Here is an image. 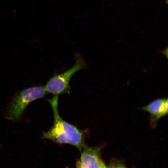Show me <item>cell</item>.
<instances>
[{
  "mask_svg": "<svg viewBox=\"0 0 168 168\" xmlns=\"http://www.w3.org/2000/svg\"><path fill=\"white\" fill-rule=\"evenodd\" d=\"M112 168H125L122 166H117L114 167Z\"/></svg>",
  "mask_w": 168,
  "mask_h": 168,
  "instance_id": "ba28073f",
  "label": "cell"
},
{
  "mask_svg": "<svg viewBox=\"0 0 168 168\" xmlns=\"http://www.w3.org/2000/svg\"><path fill=\"white\" fill-rule=\"evenodd\" d=\"M158 52L164 55L167 58L168 57V48L167 47L163 50H158Z\"/></svg>",
  "mask_w": 168,
  "mask_h": 168,
  "instance_id": "8992f818",
  "label": "cell"
},
{
  "mask_svg": "<svg viewBox=\"0 0 168 168\" xmlns=\"http://www.w3.org/2000/svg\"><path fill=\"white\" fill-rule=\"evenodd\" d=\"M58 97L55 96L48 100L53 111V126L43 137L59 143L72 145L82 151L84 145L85 136L81 130L65 121L60 116L58 110Z\"/></svg>",
  "mask_w": 168,
  "mask_h": 168,
  "instance_id": "6da1fadb",
  "label": "cell"
},
{
  "mask_svg": "<svg viewBox=\"0 0 168 168\" xmlns=\"http://www.w3.org/2000/svg\"><path fill=\"white\" fill-rule=\"evenodd\" d=\"M98 168H106L104 163L101 161Z\"/></svg>",
  "mask_w": 168,
  "mask_h": 168,
  "instance_id": "52a82bcc",
  "label": "cell"
},
{
  "mask_svg": "<svg viewBox=\"0 0 168 168\" xmlns=\"http://www.w3.org/2000/svg\"><path fill=\"white\" fill-rule=\"evenodd\" d=\"M141 109L150 114L151 123L155 124L159 119L168 113L167 98L156 99Z\"/></svg>",
  "mask_w": 168,
  "mask_h": 168,
  "instance_id": "5b68a950",
  "label": "cell"
},
{
  "mask_svg": "<svg viewBox=\"0 0 168 168\" xmlns=\"http://www.w3.org/2000/svg\"><path fill=\"white\" fill-rule=\"evenodd\" d=\"M87 67L82 56L79 54H76L75 63L72 68L62 73L54 75L48 81L44 87L46 92L57 96L64 93L70 94V78L77 72L86 69Z\"/></svg>",
  "mask_w": 168,
  "mask_h": 168,
  "instance_id": "3957f363",
  "label": "cell"
},
{
  "mask_svg": "<svg viewBox=\"0 0 168 168\" xmlns=\"http://www.w3.org/2000/svg\"><path fill=\"white\" fill-rule=\"evenodd\" d=\"M46 93L44 87L41 86L25 88L18 92L12 99L7 108L6 118L13 121H18L27 105L35 100L43 97Z\"/></svg>",
  "mask_w": 168,
  "mask_h": 168,
  "instance_id": "7a4b0ae2",
  "label": "cell"
},
{
  "mask_svg": "<svg viewBox=\"0 0 168 168\" xmlns=\"http://www.w3.org/2000/svg\"><path fill=\"white\" fill-rule=\"evenodd\" d=\"M82 148L83 151L76 168H98L101 161L100 157L101 148L84 145Z\"/></svg>",
  "mask_w": 168,
  "mask_h": 168,
  "instance_id": "277c9868",
  "label": "cell"
}]
</instances>
